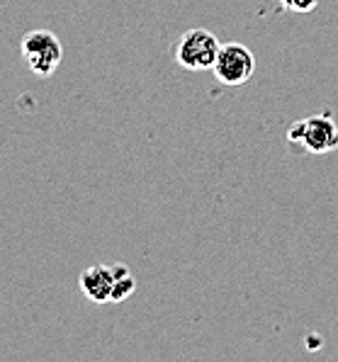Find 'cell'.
Segmentation results:
<instances>
[{"label": "cell", "instance_id": "cell-1", "mask_svg": "<svg viewBox=\"0 0 338 362\" xmlns=\"http://www.w3.org/2000/svg\"><path fill=\"white\" fill-rule=\"evenodd\" d=\"M287 141L307 153H331L338 148V124L331 112L312 115L290 124Z\"/></svg>", "mask_w": 338, "mask_h": 362}, {"label": "cell", "instance_id": "cell-2", "mask_svg": "<svg viewBox=\"0 0 338 362\" xmlns=\"http://www.w3.org/2000/svg\"><path fill=\"white\" fill-rule=\"evenodd\" d=\"M22 59H25L27 69L40 78L54 76V71L64 61V47H61L59 37L49 30H32L22 37L20 44Z\"/></svg>", "mask_w": 338, "mask_h": 362}, {"label": "cell", "instance_id": "cell-3", "mask_svg": "<svg viewBox=\"0 0 338 362\" xmlns=\"http://www.w3.org/2000/svg\"><path fill=\"white\" fill-rule=\"evenodd\" d=\"M212 74L221 86H229V88L243 86V83H248L253 74H256V57H253V52L246 44L239 42L221 44L217 61L212 66Z\"/></svg>", "mask_w": 338, "mask_h": 362}, {"label": "cell", "instance_id": "cell-4", "mask_svg": "<svg viewBox=\"0 0 338 362\" xmlns=\"http://www.w3.org/2000/svg\"><path fill=\"white\" fill-rule=\"evenodd\" d=\"M219 47V39L209 30H190L175 47V61L185 71H212Z\"/></svg>", "mask_w": 338, "mask_h": 362}, {"label": "cell", "instance_id": "cell-5", "mask_svg": "<svg viewBox=\"0 0 338 362\" xmlns=\"http://www.w3.org/2000/svg\"><path fill=\"white\" fill-rule=\"evenodd\" d=\"M81 292L93 304H110L115 289V270L112 265H91L81 272Z\"/></svg>", "mask_w": 338, "mask_h": 362}, {"label": "cell", "instance_id": "cell-6", "mask_svg": "<svg viewBox=\"0 0 338 362\" xmlns=\"http://www.w3.org/2000/svg\"><path fill=\"white\" fill-rule=\"evenodd\" d=\"M115 270V289H112V304L117 302H124L127 297H132L136 289V282L134 277H132L129 267H127L124 263H115L112 265Z\"/></svg>", "mask_w": 338, "mask_h": 362}, {"label": "cell", "instance_id": "cell-7", "mask_svg": "<svg viewBox=\"0 0 338 362\" xmlns=\"http://www.w3.org/2000/svg\"><path fill=\"white\" fill-rule=\"evenodd\" d=\"M280 5L290 13H312L319 5V0H280Z\"/></svg>", "mask_w": 338, "mask_h": 362}]
</instances>
